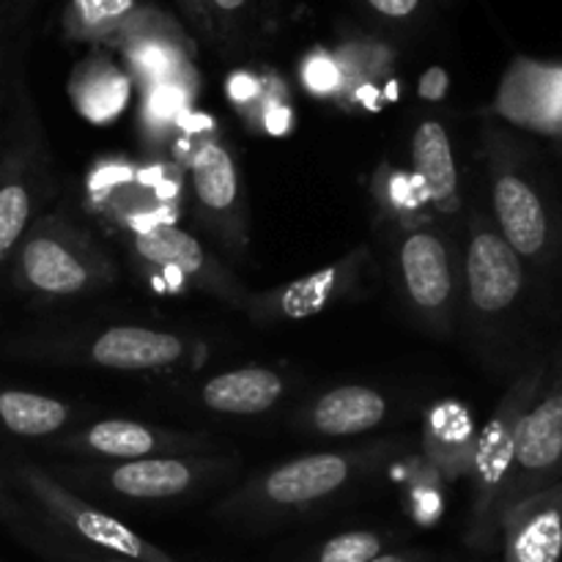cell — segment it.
<instances>
[{"instance_id": "cell-1", "label": "cell", "mask_w": 562, "mask_h": 562, "mask_svg": "<svg viewBox=\"0 0 562 562\" xmlns=\"http://www.w3.org/2000/svg\"><path fill=\"white\" fill-rule=\"evenodd\" d=\"M376 459L379 448L300 456L245 483L225 499L220 516L234 521H272L307 514L344 494Z\"/></svg>"}, {"instance_id": "cell-2", "label": "cell", "mask_w": 562, "mask_h": 562, "mask_svg": "<svg viewBox=\"0 0 562 562\" xmlns=\"http://www.w3.org/2000/svg\"><path fill=\"white\" fill-rule=\"evenodd\" d=\"M14 285L36 300L58 302L108 289L115 267L97 241L69 223L49 214L36 220L11 256Z\"/></svg>"}, {"instance_id": "cell-3", "label": "cell", "mask_w": 562, "mask_h": 562, "mask_svg": "<svg viewBox=\"0 0 562 562\" xmlns=\"http://www.w3.org/2000/svg\"><path fill=\"white\" fill-rule=\"evenodd\" d=\"M547 362H532L516 382L505 390L497 409L492 412L486 426L481 428L472 453L470 481L472 505L467 521V543L475 549H492L499 541V519H503V497L508 486L510 467L516 456V437L527 409L541 393L549 371Z\"/></svg>"}, {"instance_id": "cell-4", "label": "cell", "mask_w": 562, "mask_h": 562, "mask_svg": "<svg viewBox=\"0 0 562 562\" xmlns=\"http://www.w3.org/2000/svg\"><path fill=\"white\" fill-rule=\"evenodd\" d=\"M14 483L27 494V499L36 505L49 527L60 532L66 543H75L93 554H104V558L130 562H179L154 547L151 541L137 536L121 519L86 503L80 494H75V488L60 483L53 472L42 470V467L16 464Z\"/></svg>"}, {"instance_id": "cell-5", "label": "cell", "mask_w": 562, "mask_h": 562, "mask_svg": "<svg viewBox=\"0 0 562 562\" xmlns=\"http://www.w3.org/2000/svg\"><path fill=\"white\" fill-rule=\"evenodd\" d=\"M492 223L525 263H547L554 247L552 209L503 130L483 132Z\"/></svg>"}, {"instance_id": "cell-6", "label": "cell", "mask_w": 562, "mask_h": 562, "mask_svg": "<svg viewBox=\"0 0 562 562\" xmlns=\"http://www.w3.org/2000/svg\"><path fill=\"white\" fill-rule=\"evenodd\" d=\"M398 289L417 322L445 335L461 302V258L437 225L406 231L395 252Z\"/></svg>"}, {"instance_id": "cell-7", "label": "cell", "mask_w": 562, "mask_h": 562, "mask_svg": "<svg viewBox=\"0 0 562 562\" xmlns=\"http://www.w3.org/2000/svg\"><path fill=\"white\" fill-rule=\"evenodd\" d=\"M525 261L499 236L483 209H472L467 220V247L461 258V296L477 327L503 322L525 294Z\"/></svg>"}, {"instance_id": "cell-8", "label": "cell", "mask_w": 562, "mask_h": 562, "mask_svg": "<svg viewBox=\"0 0 562 562\" xmlns=\"http://www.w3.org/2000/svg\"><path fill=\"white\" fill-rule=\"evenodd\" d=\"M217 472L214 459L198 456H154L137 461H110V464L64 467L53 472L66 486L110 494L126 503H168L195 492Z\"/></svg>"}, {"instance_id": "cell-9", "label": "cell", "mask_w": 562, "mask_h": 562, "mask_svg": "<svg viewBox=\"0 0 562 562\" xmlns=\"http://www.w3.org/2000/svg\"><path fill=\"white\" fill-rule=\"evenodd\" d=\"M130 252L140 267L157 269L168 278L173 274L176 280H184L192 289L206 291V294L217 296V300L228 302L231 307H239V311H245L252 296L228 272V267H223L190 231L179 228L168 220L132 225Z\"/></svg>"}, {"instance_id": "cell-10", "label": "cell", "mask_w": 562, "mask_h": 562, "mask_svg": "<svg viewBox=\"0 0 562 562\" xmlns=\"http://www.w3.org/2000/svg\"><path fill=\"white\" fill-rule=\"evenodd\" d=\"M562 481V362L527 409L503 497V514L519 499ZM503 521V519H499Z\"/></svg>"}, {"instance_id": "cell-11", "label": "cell", "mask_w": 562, "mask_h": 562, "mask_svg": "<svg viewBox=\"0 0 562 562\" xmlns=\"http://www.w3.org/2000/svg\"><path fill=\"white\" fill-rule=\"evenodd\" d=\"M190 187L195 209L212 234L231 252H245L247 212L241 195V176L234 154L217 137H203L190 157Z\"/></svg>"}, {"instance_id": "cell-12", "label": "cell", "mask_w": 562, "mask_h": 562, "mask_svg": "<svg viewBox=\"0 0 562 562\" xmlns=\"http://www.w3.org/2000/svg\"><path fill=\"white\" fill-rule=\"evenodd\" d=\"M368 267V252L355 250L329 267L291 280L280 289L252 294L245 311L258 324H294L318 316L333 305L349 300L362 285Z\"/></svg>"}, {"instance_id": "cell-13", "label": "cell", "mask_w": 562, "mask_h": 562, "mask_svg": "<svg viewBox=\"0 0 562 562\" xmlns=\"http://www.w3.org/2000/svg\"><path fill=\"white\" fill-rule=\"evenodd\" d=\"M492 110L519 130L562 140V64L516 58L499 82Z\"/></svg>"}, {"instance_id": "cell-14", "label": "cell", "mask_w": 562, "mask_h": 562, "mask_svg": "<svg viewBox=\"0 0 562 562\" xmlns=\"http://www.w3.org/2000/svg\"><path fill=\"white\" fill-rule=\"evenodd\" d=\"M58 448L75 459L91 461V464H110V461L192 453V450L209 448V442L195 434L190 437V434L165 431V428L146 426V423L99 420L66 437Z\"/></svg>"}, {"instance_id": "cell-15", "label": "cell", "mask_w": 562, "mask_h": 562, "mask_svg": "<svg viewBox=\"0 0 562 562\" xmlns=\"http://www.w3.org/2000/svg\"><path fill=\"white\" fill-rule=\"evenodd\" d=\"M503 562H560L562 481L510 505L499 521Z\"/></svg>"}, {"instance_id": "cell-16", "label": "cell", "mask_w": 562, "mask_h": 562, "mask_svg": "<svg viewBox=\"0 0 562 562\" xmlns=\"http://www.w3.org/2000/svg\"><path fill=\"white\" fill-rule=\"evenodd\" d=\"M190 351L187 340L176 333L140 327V324H119L93 335L86 346V357L99 368L121 373L165 371L181 362Z\"/></svg>"}, {"instance_id": "cell-17", "label": "cell", "mask_w": 562, "mask_h": 562, "mask_svg": "<svg viewBox=\"0 0 562 562\" xmlns=\"http://www.w3.org/2000/svg\"><path fill=\"white\" fill-rule=\"evenodd\" d=\"M412 170L420 184L423 201L450 217L461 209V176L453 140L442 121L426 119L412 135Z\"/></svg>"}, {"instance_id": "cell-18", "label": "cell", "mask_w": 562, "mask_h": 562, "mask_svg": "<svg viewBox=\"0 0 562 562\" xmlns=\"http://www.w3.org/2000/svg\"><path fill=\"white\" fill-rule=\"evenodd\" d=\"M390 415V404L384 393L368 384H344L333 387L313 401L307 409V428L318 437L344 439L362 437L382 426Z\"/></svg>"}, {"instance_id": "cell-19", "label": "cell", "mask_w": 562, "mask_h": 562, "mask_svg": "<svg viewBox=\"0 0 562 562\" xmlns=\"http://www.w3.org/2000/svg\"><path fill=\"white\" fill-rule=\"evenodd\" d=\"M27 151V146H14L0 159V267L11 261L22 236L36 223L38 173Z\"/></svg>"}, {"instance_id": "cell-20", "label": "cell", "mask_w": 562, "mask_h": 562, "mask_svg": "<svg viewBox=\"0 0 562 562\" xmlns=\"http://www.w3.org/2000/svg\"><path fill=\"white\" fill-rule=\"evenodd\" d=\"M285 395V379L263 366L231 368L201 387V401L217 415H263Z\"/></svg>"}, {"instance_id": "cell-21", "label": "cell", "mask_w": 562, "mask_h": 562, "mask_svg": "<svg viewBox=\"0 0 562 562\" xmlns=\"http://www.w3.org/2000/svg\"><path fill=\"white\" fill-rule=\"evenodd\" d=\"M71 406L31 390H0V428L20 439H47L64 431Z\"/></svg>"}, {"instance_id": "cell-22", "label": "cell", "mask_w": 562, "mask_h": 562, "mask_svg": "<svg viewBox=\"0 0 562 562\" xmlns=\"http://www.w3.org/2000/svg\"><path fill=\"white\" fill-rule=\"evenodd\" d=\"M126 93H130L126 77L108 64L91 60L71 77V99L80 115L93 124L113 121L126 108Z\"/></svg>"}, {"instance_id": "cell-23", "label": "cell", "mask_w": 562, "mask_h": 562, "mask_svg": "<svg viewBox=\"0 0 562 562\" xmlns=\"http://www.w3.org/2000/svg\"><path fill=\"white\" fill-rule=\"evenodd\" d=\"M135 9L137 0H75L66 25L80 36H104L119 31L121 22Z\"/></svg>"}, {"instance_id": "cell-24", "label": "cell", "mask_w": 562, "mask_h": 562, "mask_svg": "<svg viewBox=\"0 0 562 562\" xmlns=\"http://www.w3.org/2000/svg\"><path fill=\"white\" fill-rule=\"evenodd\" d=\"M187 102H190V88L187 77L181 80L157 82L146 88V102H143V126L148 132H168L184 115Z\"/></svg>"}, {"instance_id": "cell-25", "label": "cell", "mask_w": 562, "mask_h": 562, "mask_svg": "<svg viewBox=\"0 0 562 562\" xmlns=\"http://www.w3.org/2000/svg\"><path fill=\"white\" fill-rule=\"evenodd\" d=\"M387 549V536L376 530H349L329 538L313 554V562H371Z\"/></svg>"}, {"instance_id": "cell-26", "label": "cell", "mask_w": 562, "mask_h": 562, "mask_svg": "<svg viewBox=\"0 0 562 562\" xmlns=\"http://www.w3.org/2000/svg\"><path fill=\"white\" fill-rule=\"evenodd\" d=\"M27 547H33L36 552H42L44 558H49L53 562H130V560H119V558H104V554H93L88 549H77L75 543H60L53 532H42L36 530V536L27 541Z\"/></svg>"}, {"instance_id": "cell-27", "label": "cell", "mask_w": 562, "mask_h": 562, "mask_svg": "<svg viewBox=\"0 0 562 562\" xmlns=\"http://www.w3.org/2000/svg\"><path fill=\"white\" fill-rule=\"evenodd\" d=\"M302 77H305V86L311 88L313 93H329L333 88H338L340 71L338 66H335V60H329L327 55H313L305 64Z\"/></svg>"}, {"instance_id": "cell-28", "label": "cell", "mask_w": 562, "mask_h": 562, "mask_svg": "<svg viewBox=\"0 0 562 562\" xmlns=\"http://www.w3.org/2000/svg\"><path fill=\"white\" fill-rule=\"evenodd\" d=\"M0 521H3V525H9L11 530H14L16 536L22 538V541H25L27 532H31L33 527H36V525H31V521H27V516L22 514V510L16 508L14 499L9 497V492H5V481H3V477H0Z\"/></svg>"}, {"instance_id": "cell-29", "label": "cell", "mask_w": 562, "mask_h": 562, "mask_svg": "<svg viewBox=\"0 0 562 562\" xmlns=\"http://www.w3.org/2000/svg\"><path fill=\"white\" fill-rule=\"evenodd\" d=\"M366 3L368 9L387 20H409L420 9V0H366Z\"/></svg>"}, {"instance_id": "cell-30", "label": "cell", "mask_w": 562, "mask_h": 562, "mask_svg": "<svg viewBox=\"0 0 562 562\" xmlns=\"http://www.w3.org/2000/svg\"><path fill=\"white\" fill-rule=\"evenodd\" d=\"M448 86H450L448 71H445L442 66H431L420 80V97L428 99V102H439V99L448 93Z\"/></svg>"}, {"instance_id": "cell-31", "label": "cell", "mask_w": 562, "mask_h": 562, "mask_svg": "<svg viewBox=\"0 0 562 562\" xmlns=\"http://www.w3.org/2000/svg\"><path fill=\"white\" fill-rule=\"evenodd\" d=\"M209 3H212V9H217L223 20H234V16H239L247 9L250 0H209Z\"/></svg>"}, {"instance_id": "cell-32", "label": "cell", "mask_w": 562, "mask_h": 562, "mask_svg": "<svg viewBox=\"0 0 562 562\" xmlns=\"http://www.w3.org/2000/svg\"><path fill=\"white\" fill-rule=\"evenodd\" d=\"M179 3L190 11L192 20H195L203 31H209V0H179Z\"/></svg>"}, {"instance_id": "cell-33", "label": "cell", "mask_w": 562, "mask_h": 562, "mask_svg": "<svg viewBox=\"0 0 562 562\" xmlns=\"http://www.w3.org/2000/svg\"><path fill=\"white\" fill-rule=\"evenodd\" d=\"M371 562H426V558L417 552H384Z\"/></svg>"}]
</instances>
